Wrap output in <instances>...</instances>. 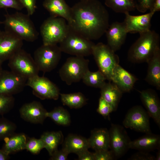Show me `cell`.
<instances>
[{
  "label": "cell",
  "mask_w": 160,
  "mask_h": 160,
  "mask_svg": "<svg viewBox=\"0 0 160 160\" xmlns=\"http://www.w3.org/2000/svg\"><path fill=\"white\" fill-rule=\"evenodd\" d=\"M71 10L70 27L91 41L101 37L109 25L108 13L97 0L80 1L71 7Z\"/></svg>",
  "instance_id": "6da1fadb"
},
{
  "label": "cell",
  "mask_w": 160,
  "mask_h": 160,
  "mask_svg": "<svg viewBox=\"0 0 160 160\" xmlns=\"http://www.w3.org/2000/svg\"><path fill=\"white\" fill-rule=\"evenodd\" d=\"M139 34V37L128 51V59L133 63H147L160 48V36L155 31L151 30Z\"/></svg>",
  "instance_id": "7a4b0ae2"
},
{
  "label": "cell",
  "mask_w": 160,
  "mask_h": 160,
  "mask_svg": "<svg viewBox=\"0 0 160 160\" xmlns=\"http://www.w3.org/2000/svg\"><path fill=\"white\" fill-rule=\"evenodd\" d=\"M4 17L1 23L5 30L14 33L23 41L32 42L37 39L39 33L29 15L17 12L12 14L7 12Z\"/></svg>",
  "instance_id": "3957f363"
},
{
  "label": "cell",
  "mask_w": 160,
  "mask_h": 160,
  "mask_svg": "<svg viewBox=\"0 0 160 160\" xmlns=\"http://www.w3.org/2000/svg\"><path fill=\"white\" fill-rule=\"evenodd\" d=\"M66 21L61 17L50 16L44 21L40 28L43 44H56L62 41L70 28Z\"/></svg>",
  "instance_id": "277c9868"
},
{
  "label": "cell",
  "mask_w": 160,
  "mask_h": 160,
  "mask_svg": "<svg viewBox=\"0 0 160 160\" xmlns=\"http://www.w3.org/2000/svg\"><path fill=\"white\" fill-rule=\"evenodd\" d=\"M70 27L67 35L59 43L62 52L84 57L92 55V48L95 44Z\"/></svg>",
  "instance_id": "5b68a950"
},
{
  "label": "cell",
  "mask_w": 160,
  "mask_h": 160,
  "mask_svg": "<svg viewBox=\"0 0 160 160\" xmlns=\"http://www.w3.org/2000/svg\"><path fill=\"white\" fill-rule=\"evenodd\" d=\"M107 44L100 42L94 45L92 54L100 71L111 81L113 70L119 62L118 56Z\"/></svg>",
  "instance_id": "8992f818"
},
{
  "label": "cell",
  "mask_w": 160,
  "mask_h": 160,
  "mask_svg": "<svg viewBox=\"0 0 160 160\" xmlns=\"http://www.w3.org/2000/svg\"><path fill=\"white\" fill-rule=\"evenodd\" d=\"M89 62L84 57L75 56L68 58L59 71L60 79L68 85L79 82L89 70Z\"/></svg>",
  "instance_id": "52a82bcc"
},
{
  "label": "cell",
  "mask_w": 160,
  "mask_h": 160,
  "mask_svg": "<svg viewBox=\"0 0 160 160\" xmlns=\"http://www.w3.org/2000/svg\"><path fill=\"white\" fill-rule=\"evenodd\" d=\"M62 51L56 44H43L34 53L33 59L39 71L49 72L57 65L61 59Z\"/></svg>",
  "instance_id": "ba28073f"
},
{
  "label": "cell",
  "mask_w": 160,
  "mask_h": 160,
  "mask_svg": "<svg viewBox=\"0 0 160 160\" xmlns=\"http://www.w3.org/2000/svg\"><path fill=\"white\" fill-rule=\"evenodd\" d=\"M11 71L27 79L38 75L39 71L33 58L22 49L9 60Z\"/></svg>",
  "instance_id": "9c48e42d"
},
{
  "label": "cell",
  "mask_w": 160,
  "mask_h": 160,
  "mask_svg": "<svg viewBox=\"0 0 160 160\" xmlns=\"http://www.w3.org/2000/svg\"><path fill=\"white\" fill-rule=\"evenodd\" d=\"M26 86L31 87L33 93L42 100H57L60 95L58 87L47 78L35 76L27 79Z\"/></svg>",
  "instance_id": "30bf717a"
},
{
  "label": "cell",
  "mask_w": 160,
  "mask_h": 160,
  "mask_svg": "<svg viewBox=\"0 0 160 160\" xmlns=\"http://www.w3.org/2000/svg\"><path fill=\"white\" fill-rule=\"evenodd\" d=\"M149 115L141 106H134L129 109L123 122L124 127L145 134L151 133Z\"/></svg>",
  "instance_id": "8fae6325"
},
{
  "label": "cell",
  "mask_w": 160,
  "mask_h": 160,
  "mask_svg": "<svg viewBox=\"0 0 160 160\" xmlns=\"http://www.w3.org/2000/svg\"><path fill=\"white\" fill-rule=\"evenodd\" d=\"M109 132L110 149L115 159L120 158L130 149L131 141L125 129L120 125L112 124Z\"/></svg>",
  "instance_id": "7c38bea8"
},
{
  "label": "cell",
  "mask_w": 160,
  "mask_h": 160,
  "mask_svg": "<svg viewBox=\"0 0 160 160\" xmlns=\"http://www.w3.org/2000/svg\"><path fill=\"white\" fill-rule=\"evenodd\" d=\"M23 40L14 33L5 30L0 32V62L9 60L23 45Z\"/></svg>",
  "instance_id": "4fadbf2b"
},
{
  "label": "cell",
  "mask_w": 160,
  "mask_h": 160,
  "mask_svg": "<svg viewBox=\"0 0 160 160\" xmlns=\"http://www.w3.org/2000/svg\"><path fill=\"white\" fill-rule=\"evenodd\" d=\"M27 80L11 71L3 70L0 75V95H13L20 92Z\"/></svg>",
  "instance_id": "5bb4252c"
},
{
  "label": "cell",
  "mask_w": 160,
  "mask_h": 160,
  "mask_svg": "<svg viewBox=\"0 0 160 160\" xmlns=\"http://www.w3.org/2000/svg\"><path fill=\"white\" fill-rule=\"evenodd\" d=\"M47 112L40 102L35 101L24 104L19 110L23 120L34 124H43Z\"/></svg>",
  "instance_id": "9a60e30c"
},
{
  "label": "cell",
  "mask_w": 160,
  "mask_h": 160,
  "mask_svg": "<svg viewBox=\"0 0 160 160\" xmlns=\"http://www.w3.org/2000/svg\"><path fill=\"white\" fill-rule=\"evenodd\" d=\"M154 14L150 12L137 16L130 15L129 13L125 14L124 23L127 33H140L150 30L151 20Z\"/></svg>",
  "instance_id": "2e32d148"
},
{
  "label": "cell",
  "mask_w": 160,
  "mask_h": 160,
  "mask_svg": "<svg viewBox=\"0 0 160 160\" xmlns=\"http://www.w3.org/2000/svg\"><path fill=\"white\" fill-rule=\"evenodd\" d=\"M140 93L142 103L149 116L152 118L160 127V102L156 92L153 89H147Z\"/></svg>",
  "instance_id": "e0dca14e"
},
{
  "label": "cell",
  "mask_w": 160,
  "mask_h": 160,
  "mask_svg": "<svg viewBox=\"0 0 160 160\" xmlns=\"http://www.w3.org/2000/svg\"><path fill=\"white\" fill-rule=\"evenodd\" d=\"M107 45L114 52L119 50L127 33L123 22H116L109 25L105 33Z\"/></svg>",
  "instance_id": "ac0fdd59"
},
{
  "label": "cell",
  "mask_w": 160,
  "mask_h": 160,
  "mask_svg": "<svg viewBox=\"0 0 160 160\" xmlns=\"http://www.w3.org/2000/svg\"><path fill=\"white\" fill-rule=\"evenodd\" d=\"M43 5L50 16L61 17L65 20L69 25L72 23L71 7L65 0H44Z\"/></svg>",
  "instance_id": "d6986e66"
},
{
  "label": "cell",
  "mask_w": 160,
  "mask_h": 160,
  "mask_svg": "<svg viewBox=\"0 0 160 160\" xmlns=\"http://www.w3.org/2000/svg\"><path fill=\"white\" fill-rule=\"evenodd\" d=\"M137 79L119 64L115 67L111 81L123 92L130 91Z\"/></svg>",
  "instance_id": "ffe728a7"
},
{
  "label": "cell",
  "mask_w": 160,
  "mask_h": 160,
  "mask_svg": "<svg viewBox=\"0 0 160 160\" xmlns=\"http://www.w3.org/2000/svg\"><path fill=\"white\" fill-rule=\"evenodd\" d=\"M129 148L147 152L158 149L160 148L159 135L150 133L133 141L129 144Z\"/></svg>",
  "instance_id": "44dd1931"
},
{
  "label": "cell",
  "mask_w": 160,
  "mask_h": 160,
  "mask_svg": "<svg viewBox=\"0 0 160 160\" xmlns=\"http://www.w3.org/2000/svg\"><path fill=\"white\" fill-rule=\"evenodd\" d=\"M148 67L145 80L149 84L160 89V48L147 62Z\"/></svg>",
  "instance_id": "7402d4cb"
},
{
  "label": "cell",
  "mask_w": 160,
  "mask_h": 160,
  "mask_svg": "<svg viewBox=\"0 0 160 160\" xmlns=\"http://www.w3.org/2000/svg\"><path fill=\"white\" fill-rule=\"evenodd\" d=\"M90 148L95 151L110 149L109 130L106 128H96L92 131L88 139Z\"/></svg>",
  "instance_id": "603a6c76"
},
{
  "label": "cell",
  "mask_w": 160,
  "mask_h": 160,
  "mask_svg": "<svg viewBox=\"0 0 160 160\" xmlns=\"http://www.w3.org/2000/svg\"><path fill=\"white\" fill-rule=\"evenodd\" d=\"M27 140L25 134L15 133L4 139L5 142L1 150L8 155L24 150Z\"/></svg>",
  "instance_id": "cb8c5ba5"
},
{
  "label": "cell",
  "mask_w": 160,
  "mask_h": 160,
  "mask_svg": "<svg viewBox=\"0 0 160 160\" xmlns=\"http://www.w3.org/2000/svg\"><path fill=\"white\" fill-rule=\"evenodd\" d=\"M101 97L112 107L113 111L118 106L122 92L114 83L110 82L105 83L100 88Z\"/></svg>",
  "instance_id": "d4e9b609"
},
{
  "label": "cell",
  "mask_w": 160,
  "mask_h": 160,
  "mask_svg": "<svg viewBox=\"0 0 160 160\" xmlns=\"http://www.w3.org/2000/svg\"><path fill=\"white\" fill-rule=\"evenodd\" d=\"M63 148L70 153H73L78 154L81 151L90 148L88 139L73 134L69 135L65 138Z\"/></svg>",
  "instance_id": "484cf974"
},
{
  "label": "cell",
  "mask_w": 160,
  "mask_h": 160,
  "mask_svg": "<svg viewBox=\"0 0 160 160\" xmlns=\"http://www.w3.org/2000/svg\"><path fill=\"white\" fill-rule=\"evenodd\" d=\"M40 138L44 143V148L50 156L63 142V136L61 131L47 132H44Z\"/></svg>",
  "instance_id": "4316f807"
},
{
  "label": "cell",
  "mask_w": 160,
  "mask_h": 160,
  "mask_svg": "<svg viewBox=\"0 0 160 160\" xmlns=\"http://www.w3.org/2000/svg\"><path fill=\"white\" fill-rule=\"evenodd\" d=\"M105 4L116 13L125 14L136 9V0H105Z\"/></svg>",
  "instance_id": "83f0119b"
},
{
  "label": "cell",
  "mask_w": 160,
  "mask_h": 160,
  "mask_svg": "<svg viewBox=\"0 0 160 160\" xmlns=\"http://www.w3.org/2000/svg\"><path fill=\"white\" fill-rule=\"evenodd\" d=\"M60 95L63 104L71 108H81L87 102V99L80 92L70 94L60 93Z\"/></svg>",
  "instance_id": "f1b7e54d"
},
{
  "label": "cell",
  "mask_w": 160,
  "mask_h": 160,
  "mask_svg": "<svg viewBox=\"0 0 160 160\" xmlns=\"http://www.w3.org/2000/svg\"><path fill=\"white\" fill-rule=\"evenodd\" d=\"M82 80L87 86L100 89L105 83L107 79L99 70L92 72L89 70L86 72Z\"/></svg>",
  "instance_id": "f546056e"
},
{
  "label": "cell",
  "mask_w": 160,
  "mask_h": 160,
  "mask_svg": "<svg viewBox=\"0 0 160 160\" xmlns=\"http://www.w3.org/2000/svg\"><path fill=\"white\" fill-rule=\"evenodd\" d=\"M47 117L50 118L56 124L63 126H68L71 123L68 112L60 106L55 107L50 112H47Z\"/></svg>",
  "instance_id": "4dcf8cb0"
},
{
  "label": "cell",
  "mask_w": 160,
  "mask_h": 160,
  "mask_svg": "<svg viewBox=\"0 0 160 160\" xmlns=\"http://www.w3.org/2000/svg\"><path fill=\"white\" fill-rule=\"evenodd\" d=\"M15 124L4 117L0 118V141L4 140L15 133Z\"/></svg>",
  "instance_id": "1f68e13d"
},
{
  "label": "cell",
  "mask_w": 160,
  "mask_h": 160,
  "mask_svg": "<svg viewBox=\"0 0 160 160\" xmlns=\"http://www.w3.org/2000/svg\"><path fill=\"white\" fill-rule=\"evenodd\" d=\"M44 148V143L41 138L38 139L35 137H31L27 139L25 149L32 154L34 155L38 154Z\"/></svg>",
  "instance_id": "d6a6232c"
},
{
  "label": "cell",
  "mask_w": 160,
  "mask_h": 160,
  "mask_svg": "<svg viewBox=\"0 0 160 160\" xmlns=\"http://www.w3.org/2000/svg\"><path fill=\"white\" fill-rule=\"evenodd\" d=\"M15 98L13 95H0V115H3L13 108Z\"/></svg>",
  "instance_id": "836d02e7"
},
{
  "label": "cell",
  "mask_w": 160,
  "mask_h": 160,
  "mask_svg": "<svg viewBox=\"0 0 160 160\" xmlns=\"http://www.w3.org/2000/svg\"><path fill=\"white\" fill-rule=\"evenodd\" d=\"M112 111L113 109L111 105L101 97L99 99L97 112L104 117H107Z\"/></svg>",
  "instance_id": "e575fe53"
},
{
  "label": "cell",
  "mask_w": 160,
  "mask_h": 160,
  "mask_svg": "<svg viewBox=\"0 0 160 160\" xmlns=\"http://www.w3.org/2000/svg\"><path fill=\"white\" fill-rule=\"evenodd\" d=\"M9 8L20 10L24 7L19 0H0V9Z\"/></svg>",
  "instance_id": "d590c367"
},
{
  "label": "cell",
  "mask_w": 160,
  "mask_h": 160,
  "mask_svg": "<svg viewBox=\"0 0 160 160\" xmlns=\"http://www.w3.org/2000/svg\"><path fill=\"white\" fill-rule=\"evenodd\" d=\"M93 154L94 160H112L115 159L112 152L109 150L96 151Z\"/></svg>",
  "instance_id": "8d00e7d4"
},
{
  "label": "cell",
  "mask_w": 160,
  "mask_h": 160,
  "mask_svg": "<svg viewBox=\"0 0 160 160\" xmlns=\"http://www.w3.org/2000/svg\"><path fill=\"white\" fill-rule=\"evenodd\" d=\"M133 154L128 159L130 160H156L155 157L148 152L140 151Z\"/></svg>",
  "instance_id": "74e56055"
},
{
  "label": "cell",
  "mask_w": 160,
  "mask_h": 160,
  "mask_svg": "<svg viewBox=\"0 0 160 160\" xmlns=\"http://www.w3.org/2000/svg\"><path fill=\"white\" fill-rule=\"evenodd\" d=\"M24 8L27 11L29 15H33L35 12L36 8V0H19Z\"/></svg>",
  "instance_id": "f35d334b"
},
{
  "label": "cell",
  "mask_w": 160,
  "mask_h": 160,
  "mask_svg": "<svg viewBox=\"0 0 160 160\" xmlns=\"http://www.w3.org/2000/svg\"><path fill=\"white\" fill-rule=\"evenodd\" d=\"M153 0H136V9L139 12H145L150 10Z\"/></svg>",
  "instance_id": "ab89813d"
},
{
  "label": "cell",
  "mask_w": 160,
  "mask_h": 160,
  "mask_svg": "<svg viewBox=\"0 0 160 160\" xmlns=\"http://www.w3.org/2000/svg\"><path fill=\"white\" fill-rule=\"evenodd\" d=\"M69 153L63 148L60 150L57 149L50 156V160H66L67 159Z\"/></svg>",
  "instance_id": "60d3db41"
},
{
  "label": "cell",
  "mask_w": 160,
  "mask_h": 160,
  "mask_svg": "<svg viewBox=\"0 0 160 160\" xmlns=\"http://www.w3.org/2000/svg\"><path fill=\"white\" fill-rule=\"evenodd\" d=\"M77 154L79 160H94L93 153L90 152L88 149L83 150Z\"/></svg>",
  "instance_id": "b9f144b4"
},
{
  "label": "cell",
  "mask_w": 160,
  "mask_h": 160,
  "mask_svg": "<svg viewBox=\"0 0 160 160\" xmlns=\"http://www.w3.org/2000/svg\"><path fill=\"white\" fill-rule=\"evenodd\" d=\"M150 12L155 13L160 10V0H153L151 7L149 10Z\"/></svg>",
  "instance_id": "7bdbcfd3"
},
{
  "label": "cell",
  "mask_w": 160,
  "mask_h": 160,
  "mask_svg": "<svg viewBox=\"0 0 160 160\" xmlns=\"http://www.w3.org/2000/svg\"><path fill=\"white\" fill-rule=\"evenodd\" d=\"M9 158V155L5 153L1 149L0 150V160H7Z\"/></svg>",
  "instance_id": "ee69618b"
},
{
  "label": "cell",
  "mask_w": 160,
  "mask_h": 160,
  "mask_svg": "<svg viewBox=\"0 0 160 160\" xmlns=\"http://www.w3.org/2000/svg\"><path fill=\"white\" fill-rule=\"evenodd\" d=\"M158 150V151L156 153V156L155 157L156 160H160V148Z\"/></svg>",
  "instance_id": "f6af8a7d"
},
{
  "label": "cell",
  "mask_w": 160,
  "mask_h": 160,
  "mask_svg": "<svg viewBox=\"0 0 160 160\" xmlns=\"http://www.w3.org/2000/svg\"><path fill=\"white\" fill-rule=\"evenodd\" d=\"M2 63L0 62V75L3 71L2 67Z\"/></svg>",
  "instance_id": "bcb514c9"
},
{
  "label": "cell",
  "mask_w": 160,
  "mask_h": 160,
  "mask_svg": "<svg viewBox=\"0 0 160 160\" xmlns=\"http://www.w3.org/2000/svg\"><path fill=\"white\" fill-rule=\"evenodd\" d=\"M1 22L0 21V24H1ZM1 30H0V32H1Z\"/></svg>",
  "instance_id": "7dc6e473"
},
{
  "label": "cell",
  "mask_w": 160,
  "mask_h": 160,
  "mask_svg": "<svg viewBox=\"0 0 160 160\" xmlns=\"http://www.w3.org/2000/svg\"><path fill=\"white\" fill-rule=\"evenodd\" d=\"M85 0H80V1H85Z\"/></svg>",
  "instance_id": "c3c4849f"
}]
</instances>
